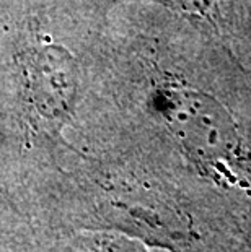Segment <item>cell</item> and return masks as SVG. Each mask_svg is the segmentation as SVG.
<instances>
[{
	"label": "cell",
	"mask_w": 251,
	"mask_h": 252,
	"mask_svg": "<svg viewBox=\"0 0 251 252\" xmlns=\"http://www.w3.org/2000/svg\"><path fill=\"white\" fill-rule=\"evenodd\" d=\"M167 114L186 150L212 168L232 164L240 155V138L232 119L209 96L189 90L165 91Z\"/></svg>",
	"instance_id": "6da1fadb"
}]
</instances>
